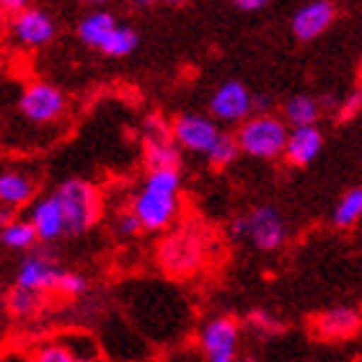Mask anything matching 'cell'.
Masks as SVG:
<instances>
[{"label": "cell", "mask_w": 362, "mask_h": 362, "mask_svg": "<svg viewBox=\"0 0 362 362\" xmlns=\"http://www.w3.org/2000/svg\"><path fill=\"white\" fill-rule=\"evenodd\" d=\"M287 137H290V124L274 114H254L243 124H238L235 132L241 153L259 160H274L285 156Z\"/></svg>", "instance_id": "obj_1"}, {"label": "cell", "mask_w": 362, "mask_h": 362, "mask_svg": "<svg viewBox=\"0 0 362 362\" xmlns=\"http://www.w3.org/2000/svg\"><path fill=\"white\" fill-rule=\"evenodd\" d=\"M62 204L68 235H83L96 226L101 218V194L86 179H68L52 192Z\"/></svg>", "instance_id": "obj_2"}, {"label": "cell", "mask_w": 362, "mask_h": 362, "mask_svg": "<svg viewBox=\"0 0 362 362\" xmlns=\"http://www.w3.org/2000/svg\"><path fill=\"white\" fill-rule=\"evenodd\" d=\"M243 324L230 316H215L199 329V349L207 362H238Z\"/></svg>", "instance_id": "obj_3"}, {"label": "cell", "mask_w": 362, "mask_h": 362, "mask_svg": "<svg viewBox=\"0 0 362 362\" xmlns=\"http://www.w3.org/2000/svg\"><path fill=\"white\" fill-rule=\"evenodd\" d=\"M68 109V98L57 86L45 83V81H34L21 90L18 96V112L23 119L34 122V124H52L65 114Z\"/></svg>", "instance_id": "obj_4"}, {"label": "cell", "mask_w": 362, "mask_h": 362, "mask_svg": "<svg viewBox=\"0 0 362 362\" xmlns=\"http://www.w3.org/2000/svg\"><path fill=\"white\" fill-rule=\"evenodd\" d=\"M171 132H174V140L181 151L189 153H207L212 151V145L218 143L223 129L218 127V122L207 117V114H179L171 122Z\"/></svg>", "instance_id": "obj_5"}, {"label": "cell", "mask_w": 362, "mask_h": 362, "mask_svg": "<svg viewBox=\"0 0 362 362\" xmlns=\"http://www.w3.org/2000/svg\"><path fill=\"white\" fill-rule=\"evenodd\" d=\"M60 272L62 269L57 267V262H54L52 251L34 249L18 262V267H16L13 285L34 290V293H39V295L54 293L57 279H60Z\"/></svg>", "instance_id": "obj_6"}, {"label": "cell", "mask_w": 362, "mask_h": 362, "mask_svg": "<svg viewBox=\"0 0 362 362\" xmlns=\"http://www.w3.org/2000/svg\"><path fill=\"white\" fill-rule=\"evenodd\" d=\"M254 96H251V90L241 83V81H226V83H220L215 88V93L210 96V114L212 119L218 122H243L254 117Z\"/></svg>", "instance_id": "obj_7"}, {"label": "cell", "mask_w": 362, "mask_h": 362, "mask_svg": "<svg viewBox=\"0 0 362 362\" xmlns=\"http://www.w3.org/2000/svg\"><path fill=\"white\" fill-rule=\"evenodd\" d=\"M129 210L135 212L143 230H166L174 223L176 212H179V197H168L151 192V189H140L129 204Z\"/></svg>", "instance_id": "obj_8"}, {"label": "cell", "mask_w": 362, "mask_h": 362, "mask_svg": "<svg viewBox=\"0 0 362 362\" xmlns=\"http://www.w3.org/2000/svg\"><path fill=\"white\" fill-rule=\"evenodd\" d=\"M249 218V241L259 251H277L287 241V226L277 207L259 204L246 215Z\"/></svg>", "instance_id": "obj_9"}, {"label": "cell", "mask_w": 362, "mask_h": 362, "mask_svg": "<svg viewBox=\"0 0 362 362\" xmlns=\"http://www.w3.org/2000/svg\"><path fill=\"white\" fill-rule=\"evenodd\" d=\"M310 329L324 341H347L362 329V313L352 305H337L313 316Z\"/></svg>", "instance_id": "obj_10"}, {"label": "cell", "mask_w": 362, "mask_h": 362, "mask_svg": "<svg viewBox=\"0 0 362 362\" xmlns=\"http://www.w3.org/2000/svg\"><path fill=\"white\" fill-rule=\"evenodd\" d=\"M204 251H202V243L199 238L189 233H179V235H171L158 251V259H160V267L168 272V274H189V272H194L202 262Z\"/></svg>", "instance_id": "obj_11"}, {"label": "cell", "mask_w": 362, "mask_h": 362, "mask_svg": "<svg viewBox=\"0 0 362 362\" xmlns=\"http://www.w3.org/2000/svg\"><path fill=\"white\" fill-rule=\"evenodd\" d=\"M54 34H57L54 18L42 8H29L21 16L11 18V37L21 47H29V49L49 45Z\"/></svg>", "instance_id": "obj_12"}, {"label": "cell", "mask_w": 362, "mask_h": 362, "mask_svg": "<svg viewBox=\"0 0 362 362\" xmlns=\"http://www.w3.org/2000/svg\"><path fill=\"white\" fill-rule=\"evenodd\" d=\"M337 18V6L332 0H310L293 13L290 29L298 42H313L324 34Z\"/></svg>", "instance_id": "obj_13"}, {"label": "cell", "mask_w": 362, "mask_h": 362, "mask_svg": "<svg viewBox=\"0 0 362 362\" xmlns=\"http://www.w3.org/2000/svg\"><path fill=\"white\" fill-rule=\"evenodd\" d=\"M29 223L34 226L39 235V243H54L62 235H68V223H65V212L62 204L57 202L54 194L39 197L37 202L29 207Z\"/></svg>", "instance_id": "obj_14"}, {"label": "cell", "mask_w": 362, "mask_h": 362, "mask_svg": "<svg viewBox=\"0 0 362 362\" xmlns=\"http://www.w3.org/2000/svg\"><path fill=\"white\" fill-rule=\"evenodd\" d=\"M324 148V132L318 129V124L313 127H295L290 129V137H287V148L282 158L295 168L308 166L310 160L316 158Z\"/></svg>", "instance_id": "obj_15"}, {"label": "cell", "mask_w": 362, "mask_h": 362, "mask_svg": "<svg viewBox=\"0 0 362 362\" xmlns=\"http://www.w3.org/2000/svg\"><path fill=\"white\" fill-rule=\"evenodd\" d=\"M0 202L6 210H18L37 202V181L23 171L8 168L0 174Z\"/></svg>", "instance_id": "obj_16"}, {"label": "cell", "mask_w": 362, "mask_h": 362, "mask_svg": "<svg viewBox=\"0 0 362 362\" xmlns=\"http://www.w3.org/2000/svg\"><path fill=\"white\" fill-rule=\"evenodd\" d=\"M119 26L117 21V16L112 11H106V8H93L88 13L78 21V39H81V45L86 47H93V49H101L104 42L114 34V29Z\"/></svg>", "instance_id": "obj_17"}, {"label": "cell", "mask_w": 362, "mask_h": 362, "mask_svg": "<svg viewBox=\"0 0 362 362\" xmlns=\"http://www.w3.org/2000/svg\"><path fill=\"white\" fill-rule=\"evenodd\" d=\"M321 101L308 93H298V96H290L282 106V119L290 124V129L295 127H313L321 117Z\"/></svg>", "instance_id": "obj_18"}, {"label": "cell", "mask_w": 362, "mask_h": 362, "mask_svg": "<svg viewBox=\"0 0 362 362\" xmlns=\"http://www.w3.org/2000/svg\"><path fill=\"white\" fill-rule=\"evenodd\" d=\"M0 241H3V246L11 251H34L39 243V235L37 230H34V226L29 223V218H13L8 220V223H3V228H0Z\"/></svg>", "instance_id": "obj_19"}, {"label": "cell", "mask_w": 362, "mask_h": 362, "mask_svg": "<svg viewBox=\"0 0 362 362\" xmlns=\"http://www.w3.org/2000/svg\"><path fill=\"white\" fill-rule=\"evenodd\" d=\"M42 298L45 295L34 293V290H26V287L13 285L6 293V313L8 316L18 318V321H26V318H34L42 310Z\"/></svg>", "instance_id": "obj_20"}, {"label": "cell", "mask_w": 362, "mask_h": 362, "mask_svg": "<svg viewBox=\"0 0 362 362\" xmlns=\"http://www.w3.org/2000/svg\"><path fill=\"white\" fill-rule=\"evenodd\" d=\"M243 332H249L257 339H274V337H279V334L285 332V326H282V321L274 313L257 308L246 313V318H243Z\"/></svg>", "instance_id": "obj_21"}, {"label": "cell", "mask_w": 362, "mask_h": 362, "mask_svg": "<svg viewBox=\"0 0 362 362\" xmlns=\"http://www.w3.org/2000/svg\"><path fill=\"white\" fill-rule=\"evenodd\" d=\"M143 160H145V166H148V171H156V168H179L181 166V148L176 145V140L145 145Z\"/></svg>", "instance_id": "obj_22"}, {"label": "cell", "mask_w": 362, "mask_h": 362, "mask_svg": "<svg viewBox=\"0 0 362 362\" xmlns=\"http://www.w3.org/2000/svg\"><path fill=\"white\" fill-rule=\"evenodd\" d=\"M137 45H140V34H137L132 26H122L119 23L98 52L106 54V57H112V60H119V57H127V54L135 52Z\"/></svg>", "instance_id": "obj_23"}, {"label": "cell", "mask_w": 362, "mask_h": 362, "mask_svg": "<svg viewBox=\"0 0 362 362\" xmlns=\"http://www.w3.org/2000/svg\"><path fill=\"white\" fill-rule=\"evenodd\" d=\"M334 226L337 228H352L355 223L362 220V187L349 189L347 194L341 197L339 204L334 207Z\"/></svg>", "instance_id": "obj_24"}, {"label": "cell", "mask_w": 362, "mask_h": 362, "mask_svg": "<svg viewBox=\"0 0 362 362\" xmlns=\"http://www.w3.org/2000/svg\"><path fill=\"white\" fill-rule=\"evenodd\" d=\"M143 189H151V192H158V194L179 197L181 171L179 168H156V171H148L143 179Z\"/></svg>", "instance_id": "obj_25"}, {"label": "cell", "mask_w": 362, "mask_h": 362, "mask_svg": "<svg viewBox=\"0 0 362 362\" xmlns=\"http://www.w3.org/2000/svg\"><path fill=\"white\" fill-rule=\"evenodd\" d=\"M238 153H241V145H238L235 135L223 132L218 143L212 145V151L207 153V163H210L212 168H226L238 158Z\"/></svg>", "instance_id": "obj_26"}, {"label": "cell", "mask_w": 362, "mask_h": 362, "mask_svg": "<svg viewBox=\"0 0 362 362\" xmlns=\"http://www.w3.org/2000/svg\"><path fill=\"white\" fill-rule=\"evenodd\" d=\"M140 140H143V148L145 145H156V143L174 140L171 122H166L160 114H151V117H145L143 124H140Z\"/></svg>", "instance_id": "obj_27"}, {"label": "cell", "mask_w": 362, "mask_h": 362, "mask_svg": "<svg viewBox=\"0 0 362 362\" xmlns=\"http://www.w3.org/2000/svg\"><path fill=\"white\" fill-rule=\"evenodd\" d=\"M29 362H83L65 341H47L31 352Z\"/></svg>", "instance_id": "obj_28"}, {"label": "cell", "mask_w": 362, "mask_h": 362, "mask_svg": "<svg viewBox=\"0 0 362 362\" xmlns=\"http://www.w3.org/2000/svg\"><path fill=\"white\" fill-rule=\"evenodd\" d=\"M86 293H88V279L81 272H70V269L60 272L54 295H62V298H70V300H83Z\"/></svg>", "instance_id": "obj_29"}, {"label": "cell", "mask_w": 362, "mask_h": 362, "mask_svg": "<svg viewBox=\"0 0 362 362\" xmlns=\"http://www.w3.org/2000/svg\"><path fill=\"white\" fill-rule=\"evenodd\" d=\"M140 230H143V226H140V220H137V215L132 210H122L114 218V233L122 235V238H132Z\"/></svg>", "instance_id": "obj_30"}, {"label": "cell", "mask_w": 362, "mask_h": 362, "mask_svg": "<svg viewBox=\"0 0 362 362\" xmlns=\"http://www.w3.org/2000/svg\"><path fill=\"white\" fill-rule=\"evenodd\" d=\"M228 233H230L233 241H249V218H246V215H238V218L230 223Z\"/></svg>", "instance_id": "obj_31"}, {"label": "cell", "mask_w": 362, "mask_h": 362, "mask_svg": "<svg viewBox=\"0 0 362 362\" xmlns=\"http://www.w3.org/2000/svg\"><path fill=\"white\" fill-rule=\"evenodd\" d=\"M360 106H362V90H355V93H349L347 101L339 106V117L341 119H349L352 114L360 112Z\"/></svg>", "instance_id": "obj_32"}, {"label": "cell", "mask_w": 362, "mask_h": 362, "mask_svg": "<svg viewBox=\"0 0 362 362\" xmlns=\"http://www.w3.org/2000/svg\"><path fill=\"white\" fill-rule=\"evenodd\" d=\"M29 0H0V11L8 16V18H16L21 16L23 11H29Z\"/></svg>", "instance_id": "obj_33"}, {"label": "cell", "mask_w": 362, "mask_h": 362, "mask_svg": "<svg viewBox=\"0 0 362 362\" xmlns=\"http://www.w3.org/2000/svg\"><path fill=\"white\" fill-rule=\"evenodd\" d=\"M269 3L272 0H233V6L238 8V11H243V13H257V11L267 8Z\"/></svg>", "instance_id": "obj_34"}, {"label": "cell", "mask_w": 362, "mask_h": 362, "mask_svg": "<svg viewBox=\"0 0 362 362\" xmlns=\"http://www.w3.org/2000/svg\"><path fill=\"white\" fill-rule=\"evenodd\" d=\"M254 112L257 114H269V96H254Z\"/></svg>", "instance_id": "obj_35"}, {"label": "cell", "mask_w": 362, "mask_h": 362, "mask_svg": "<svg viewBox=\"0 0 362 362\" xmlns=\"http://www.w3.org/2000/svg\"><path fill=\"white\" fill-rule=\"evenodd\" d=\"M129 3L135 8H151L153 3H158V0H129Z\"/></svg>", "instance_id": "obj_36"}, {"label": "cell", "mask_w": 362, "mask_h": 362, "mask_svg": "<svg viewBox=\"0 0 362 362\" xmlns=\"http://www.w3.org/2000/svg\"><path fill=\"white\" fill-rule=\"evenodd\" d=\"M81 3H86V6H96V8H101V6H106V3H112V0H81Z\"/></svg>", "instance_id": "obj_37"}, {"label": "cell", "mask_w": 362, "mask_h": 362, "mask_svg": "<svg viewBox=\"0 0 362 362\" xmlns=\"http://www.w3.org/2000/svg\"><path fill=\"white\" fill-rule=\"evenodd\" d=\"M160 3H166V6H171V8H179V6H187L189 0H160Z\"/></svg>", "instance_id": "obj_38"}, {"label": "cell", "mask_w": 362, "mask_h": 362, "mask_svg": "<svg viewBox=\"0 0 362 362\" xmlns=\"http://www.w3.org/2000/svg\"><path fill=\"white\" fill-rule=\"evenodd\" d=\"M238 362H259V360H254V357H241Z\"/></svg>", "instance_id": "obj_39"}]
</instances>
